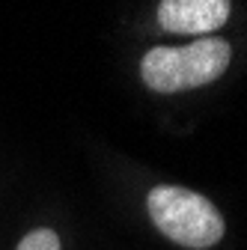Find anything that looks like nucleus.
<instances>
[{"mask_svg": "<svg viewBox=\"0 0 247 250\" xmlns=\"http://www.w3.org/2000/svg\"><path fill=\"white\" fill-rule=\"evenodd\" d=\"M229 9L226 0H164L158 6V24L179 36L211 33L226 24Z\"/></svg>", "mask_w": 247, "mask_h": 250, "instance_id": "3", "label": "nucleus"}, {"mask_svg": "<svg viewBox=\"0 0 247 250\" xmlns=\"http://www.w3.org/2000/svg\"><path fill=\"white\" fill-rule=\"evenodd\" d=\"M232 60V48L224 39H197L185 48H152L140 75L155 92H182L218 81Z\"/></svg>", "mask_w": 247, "mask_h": 250, "instance_id": "1", "label": "nucleus"}, {"mask_svg": "<svg viewBox=\"0 0 247 250\" xmlns=\"http://www.w3.org/2000/svg\"><path fill=\"white\" fill-rule=\"evenodd\" d=\"M155 227L176 244L206 250L224 238V217L211 200L176 185H158L146 197Z\"/></svg>", "mask_w": 247, "mask_h": 250, "instance_id": "2", "label": "nucleus"}, {"mask_svg": "<svg viewBox=\"0 0 247 250\" xmlns=\"http://www.w3.org/2000/svg\"><path fill=\"white\" fill-rule=\"evenodd\" d=\"M18 250H60V238L51 229H36L18 244Z\"/></svg>", "mask_w": 247, "mask_h": 250, "instance_id": "4", "label": "nucleus"}]
</instances>
